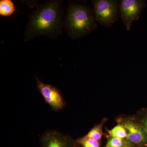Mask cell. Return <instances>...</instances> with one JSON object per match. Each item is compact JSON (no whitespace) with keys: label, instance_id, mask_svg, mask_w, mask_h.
Instances as JSON below:
<instances>
[{"label":"cell","instance_id":"obj_1","mask_svg":"<svg viewBox=\"0 0 147 147\" xmlns=\"http://www.w3.org/2000/svg\"><path fill=\"white\" fill-rule=\"evenodd\" d=\"M64 9L62 2L51 0L38 5L31 13L24 32V40L29 41L43 36L55 38L61 34Z\"/></svg>","mask_w":147,"mask_h":147},{"label":"cell","instance_id":"obj_2","mask_svg":"<svg viewBox=\"0 0 147 147\" xmlns=\"http://www.w3.org/2000/svg\"><path fill=\"white\" fill-rule=\"evenodd\" d=\"M93 11L89 6L69 1L63 26L72 39L82 37L97 28Z\"/></svg>","mask_w":147,"mask_h":147},{"label":"cell","instance_id":"obj_3","mask_svg":"<svg viewBox=\"0 0 147 147\" xmlns=\"http://www.w3.org/2000/svg\"><path fill=\"white\" fill-rule=\"evenodd\" d=\"M92 3L96 20L101 25L110 27L117 21L120 13L118 1L96 0Z\"/></svg>","mask_w":147,"mask_h":147},{"label":"cell","instance_id":"obj_4","mask_svg":"<svg viewBox=\"0 0 147 147\" xmlns=\"http://www.w3.org/2000/svg\"><path fill=\"white\" fill-rule=\"evenodd\" d=\"M117 124L126 130L127 136L125 139L127 144L135 147H147V134L145 129L131 116H122L117 119Z\"/></svg>","mask_w":147,"mask_h":147},{"label":"cell","instance_id":"obj_5","mask_svg":"<svg viewBox=\"0 0 147 147\" xmlns=\"http://www.w3.org/2000/svg\"><path fill=\"white\" fill-rule=\"evenodd\" d=\"M35 79L38 89L51 109L55 111L63 109L66 102L60 90L53 85L43 83L36 76Z\"/></svg>","mask_w":147,"mask_h":147},{"label":"cell","instance_id":"obj_6","mask_svg":"<svg viewBox=\"0 0 147 147\" xmlns=\"http://www.w3.org/2000/svg\"><path fill=\"white\" fill-rule=\"evenodd\" d=\"M76 141L57 130L46 131L40 139L41 147H77Z\"/></svg>","mask_w":147,"mask_h":147},{"label":"cell","instance_id":"obj_7","mask_svg":"<svg viewBox=\"0 0 147 147\" xmlns=\"http://www.w3.org/2000/svg\"><path fill=\"white\" fill-rule=\"evenodd\" d=\"M144 5V3L141 1H121L120 4L121 18L127 30H130L132 22L139 18Z\"/></svg>","mask_w":147,"mask_h":147},{"label":"cell","instance_id":"obj_8","mask_svg":"<svg viewBox=\"0 0 147 147\" xmlns=\"http://www.w3.org/2000/svg\"><path fill=\"white\" fill-rule=\"evenodd\" d=\"M16 11L15 5L11 0L0 1V16L8 17Z\"/></svg>","mask_w":147,"mask_h":147},{"label":"cell","instance_id":"obj_9","mask_svg":"<svg viewBox=\"0 0 147 147\" xmlns=\"http://www.w3.org/2000/svg\"><path fill=\"white\" fill-rule=\"evenodd\" d=\"M107 121H108V119L107 118L102 119L100 123L94 126V127L92 128L89 131L88 134L85 136L96 141L100 142L103 134L102 128H103V125Z\"/></svg>","mask_w":147,"mask_h":147},{"label":"cell","instance_id":"obj_10","mask_svg":"<svg viewBox=\"0 0 147 147\" xmlns=\"http://www.w3.org/2000/svg\"><path fill=\"white\" fill-rule=\"evenodd\" d=\"M110 137H115L125 139L127 136L126 130L122 125L117 124L110 130H107Z\"/></svg>","mask_w":147,"mask_h":147},{"label":"cell","instance_id":"obj_11","mask_svg":"<svg viewBox=\"0 0 147 147\" xmlns=\"http://www.w3.org/2000/svg\"><path fill=\"white\" fill-rule=\"evenodd\" d=\"M132 117L134 120L144 128L147 134V110L139 111Z\"/></svg>","mask_w":147,"mask_h":147},{"label":"cell","instance_id":"obj_12","mask_svg":"<svg viewBox=\"0 0 147 147\" xmlns=\"http://www.w3.org/2000/svg\"><path fill=\"white\" fill-rule=\"evenodd\" d=\"M77 144L83 147H100V142L96 141L86 136L79 138L76 140Z\"/></svg>","mask_w":147,"mask_h":147},{"label":"cell","instance_id":"obj_13","mask_svg":"<svg viewBox=\"0 0 147 147\" xmlns=\"http://www.w3.org/2000/svg\"><path fill=\"white\" fill-rule=\"evenodd\" d=\"M127 144L125 139L110 137L105 147H123Z\"/></svg>","mask_w":147,"mask_h":147},{"label":"cell","instance_id":"obj_14","mask_svg":"<svg viewBox=\"0 0 147 147\" xmlns=\"http://www.w3.org/2000/svg\"><path fill=\"white\" fill-rule=\"evenodd\" d=\"M133 146H131V145L129 144H126L123 147H133Z\"/></svg>","mask_w":147,"mask_h":147},{"label":"cell","instance_id":"obj_15","mask_svg":"<svg viewBox=\"0 0 147 147\" xmlns=\"http://www.w3.org/2000/svg\"></svg>","mask_w":147,"mask_h":147}]
</instances>
